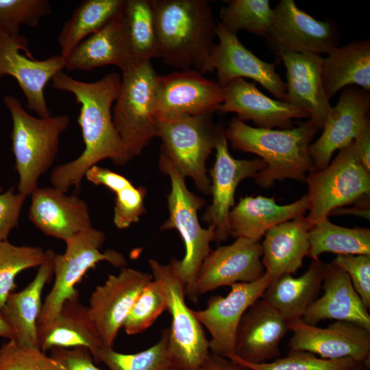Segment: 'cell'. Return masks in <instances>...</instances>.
<instances>
[{"label":"cell","mask_w":370,"mask_h":370,"mask_svg":"<svg viewBox=\"0 0 370 370\" xmlns=\"http://www.w3.org/2000/svg\"><path fill=\"white\" fill-rule=\"evenodd\" d=\"M121 76L116 72L94 82L73 79L62 72L51 79V87L70 92L80 105L78 124L84 143L83 152L75 160L56 166L50 182L53 187L67 193L71 187L78 192L86 173L98 162L110 159L123 165L133 157L125 147L112 119V106L118 96Z\"/></svg>","instance_id":"cell-1"},{"label":"cell","mask_w":370,"mask_h":370,"mask_svg":"<svg viewBox=\"0 0 370 370\" xmlns=\"http://www.w3.org/2000/svg\"><path fill=\"white\" fill-rule=\"evenodd\" d=\"M159 58L204 74L215 45L217 23L206 0H150Z\"/></svg>","instance_id":"cell-2"},{"label":"cell","mask_w":370,"mask_h":370,"mask_svg":"<svg viewBox=\"0 0 370 370\" xmlns=\"http://www.w3.org/2000/svg\"><path fill=\"white\" fill-rule=\"evenodd\" d=\"M318 129L309 121L284 130L254 127L234 117L225 130L233 149L256 154L267 166L254 177L269 188L285 179L305 180L314 171L309 146Z\"/></svg>","instance_id":"cell-3"},{"label":"cell","mask_w":370,"mask_h":370,"mask_svg":"<svg viewBox=\"0 0 370 370\" xmlns=\"http://www.w3.org/2000/svg\"><path fill=\"white\" fill-rule=\"evenodd\" d=\"M159 166L162 172L169 177L171 184L167 196L169 217L161 229L177 230L186 249L182 260L173 258L170 264L183 282L186 296L192 302L197 303V278L204 259L211 251L210 245L215 240V230L210 225L208 228L201 226L197 213L205 200L188 190L185 177L163 151L160 156Z\"/></svg>","instance_id":"cell-4"},{"label":"cell","mask_w":370,"mask_h":370,"mask_svg":"<svg viewBox=\"0 0 370 370\" xmlns=\"http://www.w3.org/2000/svg\"><path fill=\"white\" fill-rule=\"evenodd\" d=\"M3 103L12 121L10 136L14 169L18 175V193L27 197L38 188L39 177L52 166L59 150L60 137L68 128L70 119L67 115L35 117L12 95H5Z\"/></svg>","instance_id":"cell-5"},{"label":"cell","mask_w":370,"mask_h":370,"mask_svg":"<svg viewBox=\"0 0 370 370\" xmlns=\"http://www.w3.org/2000/svg\"><path fill=\"white\" fill-rule=\"evenodd\" d=\"M158 77L151 62L138 64L122 72L112 119L132 157L139 156L157 136L155 96Z\"/></svg>","instance_id":"cell-6"},{"label":"cell","mask_w":370,"mask_h":370,"mask_svg":"<svg viewBox=\"0 0 370 370\" xmlns=\"http://www.w3.org/2000/svg\"><path fill=\"white\" fill-rule=\"evenodd\" d=\"M148 262L171 317L168 349L173 370H195L210 354L209 340L193 310L186 304L184 285L171 264H162L153 259Z\"/></svg>","instance_id":"cell-7"},{"label":"cell","mask_w":370,"mask_h":370,"mask_svg":"<svg viewBox=\"0 0 370 370\" xmlns=\"http://www.w3.org/2000/svg\"><path fill=\"white\" fill-rule=\"evenodd\" d=\"M105 241L104 233L91 227L65 241L64 253L54 256V283L42 304L37 327L51 321L65 300L79 296L75 285L98 263L107 261L116 267H125L122 254L112 249L100 251Z\"/></svg>","instance_id":"cell-8"},{"label":"cell","mask_w":370,"mask_h":370,"mask_svg":"<svg viewBox=\"0 0 370 370\" xmlns=\"http://www.w3.org/2000/svg\"><path fill=\"white\" fill-rule=\"evenodd\" d=\"M305 180L308 201L305 218L310 228L333 210L370 193V173L359 161L353 142L340 149L325 168L309 173Z\"/></svg>","instance_id":"cell-9"},{"label":"cell","mask_w":370,"mask_h":370,"mask_svg":"<svg viewBox=\"0 0 370 370\" xmlns=\"http://www.w3.org/2000/svg\"><path fill=\"white\" fill-rule=\"evenodd\" d=\"M212 117V114H208L160 119L157 127L162 151L184 177H191L197 189L207 195L211 183L206 162L214 149L218 128Z\"/></svg>","instance_id":"cell-10"},{"label":"cell","mask_w":370,"mask_h":370,"mask_svg":"<svg viewBox=\"0 0 370 370\" xmlns=\"http://www.w3.org/2000/svg\"><path fill=\"white\" fill-rule=\"evenodd\" d=\"M270 50L285 53L328 54L338 47V29L330 21H319L300 10L293 0H281L264 37Z\"/></svg>","instance_id":"cell-11"},{"label":"cell","mask_w":370,"mask_h":370,"mask_svg":"<svg viewBox=\"0 0 370 370\" xmlns=\"http://www.w3.org/2000/svg\"><path fill=\"white\" fill-rule=\"evenodd\" d=\"M152 280L151 274L124 267L92 293L88 312L104 347L113 348L135 301Z\"/></svg>","instance_id":"cell-12"},{"label":"cell","mask_w":370,"mask_h":370,"mask_svg":"<svg viewBox=\"0 0 370 370\" xmlns=\"http://www.w3.org/2000/svg\"><path fill=\"white\" fill-rule=\"evenodd\" d=\"M223 100V87L197 70L158 75L155 96L158 120L212 114Z\"/></svg>","instance_id":"cell-13"},{"label":"cell","mask_w":370,"mask_h":370,"mask_svg":"<svg viewBox=\"0 0 370 370\" xmlns=\"http://www.w3.org/2000/svg\"><path fill=\"white\" fill-rule=\"evenodd\" d=\"M28 40L21 35L11 36L0 31V79L5 75L15 78L26 100L27 108L40 118L51 116L44 95V89L53 76L65 68L66 59L60 55L39 60L29 53Z\"/></svg>","instance_id":"cell-14"},{"label":"cell","mask_w":370,"mask_h":370,"mask_svg":"<svg viewBox=\"0 0 370 370\" xmlns=\"http://www.w3.org/2000/svg\"><path fill=\"white\" fill-rule=\"evenodd\" d=\"M273 280L264 273L257 281L234 284L226 296L211 297L205 309L193 310L210 334L211 354L227 358L234 354L236 334L241 317L247 308L261 297Z\"/></svg>","instance_id":"cell-15"},{"label":"cell","mask_w":370,"mask_h":370,"mask_svg":"<svg viewBox=\"0 0 370 370\" xmlns=\"http://www.w3.org/2000/svg\"><path fill=\"white\" fill-rule=\"evenodd\" d=\"M215 162L210 171L212 204L208 207L204 220L215 230V240L225 241L230 236L228 217L234 206V194L238 184L248 177H255L267 164L261 158L238 160L228 150L225 130L218 127L215 140Z\"/></svg>","instance_id":"cell-16"},{"label":"cell","mask_w":370,"mask_h":370,"mask_svg":"<svg viewBox=\"0 0 370 370\" xmlns=\"http://www.w3.org/2000/svg\"><path fill=\"white\" fill-rule=\"evenodd\" d=\"M288 328L293 333L290 350L308 352L323 359L351 358L369 367L370 330L358 324L336 321L322 328L297 319L288 322Z\"/></svg>","instance_id":"cell-17"},{"label":"cell","mask_w":370,"mask_h":370,"mask_svg":"<svg viewBox=\"0 0 370 370\" xmlns=\"http://www.w3.org/2000/svg\"><path fill=\"white\" fill-rule=\"evenodd\" d=\"M219 42L212 51L208 72L217 71L218 83L224 87L237 78H250L258 82L278 100L285 102L286 84L275 71V64L264 62L247 49L236 34L217 22Z\"/></svg>","instance_id":"cell-18"},{"label":"cell","mask_w":370,"mask_h":370,"mask_svg":"<svg viewBox=\"0 0 370 370\" xmlns=\"http://www.w3.org/2000/svg\"><path fill=\"white\" fill-rule=\"evenodd\" d=\"M370 97L368 91L356 86L343 89L338 102L328 114L319 138L309 146L314 170L325 168L334 151L352 143L369 123Z\"/></svg>","instance_id":"cell-19"},{"label":"cell","mask_w":370,"mask_h":370,"mask_svg":"<svg viewBox=\"0 0 370 370\" xmlns=\"http://www.w3.org/2000/svg\"><path fill=\"white\" fill-rule=\"evenodd\" d=\"M262 257V245L244 237L211 250L200 267L197 293L199 296L223 286L258 280L265 273Z\"/></svg>","instance_id":"cell-20"},{"label":"cell","mask_w":370,"mask_h":370,"mask_svg":"<svg viewBox=\"0 0 370 370\" xmlns=\"http://www.w3.org/2000/svg\"><path fill=\"white\" fill-rule=\"evenodd\" d=\"M288 330V322L260 297L241 317L233 355L251 364L276 358L280 354V343Z\"/></svg>","instance_id":"cell-21"},{"label":"cell","mask_w":370,"mask_h":370,"mask_svg":"<svg viewBox=\"0 0 370 370\" xmlns=\"http://www.w3.org/2000/svg\"><path fill=\"white\" fill-rule=\"evenodd\" d=\"M217 111L234 112L242 121H251L260 128L292 127L294 119L310 118L305 110L273 99L244 78H237L223 87V100Z\"/></svg>","instance_id":"cell-22"},{"label":"cell","mask_w":370,"mask_h":370,"mask_svg":"<svg viewBox=\"0 0 370 370\" xmlns=\"http://www.w3.org/2000/svg\"><path fill=\"white\" fill-rule=\"evenodd\" d=\"M28 217L44 234L64 242L92 226L86 201L54 188H38L32 195Z\"/></svg>","instance_id":"cell-23"},{"label":"cell","mask_w":370,"mask_h":370,"mask_svg":"<svg viewBox=\"0 0 370 370\" xmlns=\"http://www.w3.org/2000/svg\"><path fill=\"white\" fill-rule=\"evenodd\" d=\"M286 69V103L305 110L309 121L323 129L332 106L322 82L321 56L312 53H285L280 55Z\"/></svg>","instance_id":"cell-24"},{"label":"cell","mask_w":370,"mask_h":370,"mask_svg":"<svg viewBox=\"0 0 370 370\" xmlns=\"http://www.w3.org/2000/svg\"><path fill=\"white\" fill-rule=\"evenodd\" d=\"M115 65L121 71L138 64L134 56L124 12L82 41L66 58L68 71H90Z\"/></svg>","instance_id":"cell-25"},{"label":"cell","mask_w":370,"mask_h":370,"mask_svg":"<svg viewBox=\"0 0 370 370\" xmlns=\"http://www.w3.org/2000/svg\"><path fill=\"white\" fill-rule=\"evenodd\" d=\"M321 288L323 294L307 309L301 318L316 325L325 319L349 321L370 330L368 309L354 290L347 273L333 262L326 264Z\"/></svg>","instance_id":"cell-26"},{"label":"cell","mask_w":370,"mask_h":370,"mask_svg":"<svg viewBox=\"0 0 370 370\" xmlns=\"http://www.w3.org/2000/svg\"><path fill=\"white\" fill-rule=\"evenodd\" d=\"M308 206L306 194L286 205H279L273 197L262 195L242 197L229 213L230 236L259 242L272 227L304 216Z\"/></svg>","instance_id":"cell-27"},{"label":"cell","mask_w":370,"mask_h":370,"mask_svg":"<svg viewBox=\"0 0 370 370\" xmlns=\"http://www.w3.org/2000/svg\"><path fill=\"white\" fill-rule=\"evenodd\" d=\"M79 296L65 300L59 312L48 323L38 326L40 349L46 352L52 348L84 347L94 360L104 347L92 321L88 306L79 301Z\"/></svg>","instance_id":"cell-28"},{"label":"cell","mask_w":370,"mask_h":370,"mask_svg":"<svg viewBox=\"0 0 370 370\" xmlns=\"http://www.w3.org/2000/svg\"><path fill=\"white\" fill-rule=\"evenodd\" d=\"M56 253L47 250V258L38 267L34 280L23 290L11 293L0 312L14 333L17 343L38 347L37 321L42 308L41 295L46 283L53 275Z\"/></svg>","instance_id":"cell-29"},{"label":"cell","mask_w":370,"mask_h":370,"mask_svg":"<svg viewBox=\"0 0 370 370\" xmlns=\"http://www.w3.org/2000/svg\"><path fill=\"white\" fill-rule=\"evenodd\" d=\"M310 229L306 218L301 216L267 231L261 244L265 273L273 280L297 273L308 256Z\"/></svg>","instance_id":"cell-30"},{"label":"cell","mask_w":370,"mask_h":370,"mask_svg":"<svg viewBox=\"0 0 370 370\" xmlns=\"http://www.w3.org/2000/svg\"><path fill=\"white\" fill-rule=\"evenodd\" d=\"M326 264L312 259L308 270L297 278L282 275L273 280L261 298L273 307L288 322L301 319L317 299L325 276Z\"/></svg>","instance_id":"cell-31"},{"label":"cell","mask_w":370,"mask_h":370,"mask_svg":"<svg viewBox=\"0 0 370 370\" xmlns=\"http://www.w3.org/2000/svg\"><path fill=\"white\" fill-rule=\"evenodd\" d=\"M322 82L330 99L347 86L370 90V41L354 40L332 49L323 59Z\"/></svg>","instance_id":"cell-32"},{"label":"cell","mask_w":370,"mask_h":370,"mask_svg":"<svg viewBox=\"0 0 370 370\" xmlns=\"http://www.w3.org/2000/svg\"><path fill=\"white\" fill-rule=\"evenodd\" d=\"M126 0H85L73 12L58 35L60 56L65 59L84 39L124 12Z\"/></svg>","instance_id":"cell-33"},{"label":"cell","mask_w":370,"mask_h":370,"mask_svg":"<svg viewBox=\"0 0 370 370\" xmlns=\"http://www.w3.org/2000/svg\"><path fill=\"white\" fill-rule=\"evenodd\" d=\"M310 249L312 259L325 252L338 254L370 255V230L365 227L349 228L333 224L326 217L309 230Z\"/></svg>","instance_id":"cell-34"},{"label":"cell","mask_w":370,"mask_h":370,"mask_svg":"<svg viewBox=\"0 0 370 370\" xmlns=\"http://www.w3.org/2000/svg\"><path fill=\"white\" fill-rule=\"evenodd\" d=\"M124 15L130 41L138 64L159 58L150 0H126Z\"/></svg>","instance_id":"cell-35"},{"label":"cell","mask_w":370,"mask_h":370,"mask_svg":"<svg viewBox=\"0 0 370 370\" xmlns=\"http://www.w3.org/2000/svg\"><path fill=\"white\" fill-rule=\"evenodd\" d=\"M169 329L162 330L160 340L153 346L135 354H122L103 347L95 361L103 362L110 370H173L169 349Z\"/></svg>","instance_id":"cell-36"},{"label":"cell","mask_w":370,"mask_h":370,"mask_svg":"<svg viewBox=\"0 0 370 370\" xmlns=\"http://www.w3.org/2000/svg\"><path fill=\"white\" fill-rule=\"evenodd\" d=\"M219 12L223 26L236 34L244 29L264 37L272 22L273 9L269 0H231Z\"/></svg>","instance_id":"cell-37"},{"label":"cell","mask_w":370,"mask_h":370,"mask_svg":"<svg viewBox=\"0 0 370 370\" xmlns=\"http://www.w3.org/2000/svg\"><path fill=\"white\" fill-rule=\"evenodd\" d=\"M47 258L40 247L18 246L8 240L0 241V310L15 289V279L21 271L39 267Z\"/></svg>","instance_id":"cell-38"},{"label":"cell","mask_w":370,"mask_h":370,"mask_svg":"<svg viewBox=\"0 0 370 370\" xmlns=\"http://www.w3.org/2000/svg\"><path fill=\"white\" fill-rule=\"evenodd\" d=\"M229 359L251 370H351L361 364L351 358L323 359L310 352L297 350H290L286 357L271 362L251 364L239 360L234 355Z\"/></svg>","instance_id":"cell-39"},{"label":"cell","mask_w":370,"mask_h":370,"mask_svg":"<svg viewBox=\"0 0 370 370\" xmlns=\"http://www.w3.org/2000/svg\"><path fill=\"white\" fill-rule=\"evenodd\" d=\"M51 10L47 0H0V31L18 36L21 25L36 27Z\"/></svg>","instance_id":"cell-40"},{"label":"cell","mask_w":370,"mask_h":370,"mask_svg":"<svg viewBox=\"0 0 370 370\" xmlns=\"http://www.w3.org/2000/svg\"><path fill=\"white\" fill-rule=\"evenodd\" d=\"M166 310V304L160 284L153 278L139 295L123 327L128 335L141 333Z\"/></svg>","instance_id":"cell-41"},{"label":"cell","mask_w":370,"mask_h":370,"mask_svg":"<svg viewBox=\"0 0 370 370\" xmlns=\"http://www.w3.org/2000/svg\"><path fill=\"white\" fill-rule=\"evenodd\" d=\"M0 370H65L62 365L38 347L8 340L0 347Z\"/></svg>","instance_id":"cell-42"},{"label":"cell","mask_w":370,"mask_h":370,"mask_svg":"<svg viewBox=\"0 0 370 370\" xmlns=\"http://www.w3.org/2000/svg\"><path fill=\"white\" fill-rule=\"evenodd\" d=\"M116 194L113 221L119 229H125L137 223L145 212L144 199L146 189L136 188L129 180L112 190Z\"/></svg>","instance_id":"cell-43"},{"label":"cell","mask_w":370,"mask_h":370,"mask_svg":"<svg viewBox=\"0 0 370 370\" xmlns=\"http://www.w3.org/2000/svg\"><path fill=\"white\" fill-rule=\"evenodd\" d=\"M332 262L347 273L354 290L369 310L370 308V255L338 254Z\"/></svg>","instance_id":"cell-44"},{"label":"cell","mask_w":370,"mask_h":370,"mask_svg":"<svg viewBox=\"0 0 370 370\" xmlns=\"http://www.w3.org/2000/svg\"><path fill=\"white\" fill-rule=\"evenodd\" d=\"M25 198L19 193H15L14 187L3 192L0 186V241L8 240L11 231L18 227Z\"/></svg>","instance_id":"cell-45"},{"label":"cell","mask_w":370,"mask_h":370,"mask_svg":"<svg viewBox=\"0 0 370 370\" xmlns=\"http://www.w3.org/2000/svg\"><path fill=\"white\" fill-rule=\"evenodd\" d=\"M51 351V356L59 362L65 370H105L95 365L91 353L86 347H55Z\"/></svg>","instance_id":"cell-46"},{"label":"cell","mask_w":370,"mask_h":370,"mask_svg":"<svg viewBox=\"0 0 370 370\" xmlns=\"http://www.w3.org/2000/svg\"><path fill=\"white\" fill-rule=\"evenodd\" d=\"M355 153L365 168L370 173V124L367 123L353 141Z\"/></svg>","instance_id":"cell-47"},{"label":"cell","mask_w":370,"mask_h":370,"mask_svg":"<svg viewBox=\"0 0 370 370\" xmlns=\"http://www.w3.org/2000/svg\"><path fill=\"white\" fill-rule=\"evenodd\" d=\"M195 370H251L229 358L210 354L206 360Z\"/></svg>","instance_id":"cell-48"},{"label":"cell","mask_w":370,"mask_h":370,"mask_svg":"<svg viewBox=\"0 0 370 370\" xmlns=\"http://www.w3.org/2000/svg\"><path fill=\"white\" fill-rule=\"evenodd\" d=\"M369 195L360 197L356 201V205L350 208H338L333 210L330 214H353L369 219Z\"/></svg>","instance_id":"cell-49"},{"label":"cell","mask_w":370,"mask_h":370,"mask_svg":"<svg viewBox=\"0 0 370 370\" xmlns=\"http://www.w3.org/2000/svg\"><path fill=\"white\" fill-rule=\"evenodd\" d=\"M0 337L12 340L14 337V333L12 328L4 319L0 312Z\"/></svg>","instance_id":"cell-50"},{"label":"cell","mask_w":370,"mask_h":370,"mask_svg":"<svg viewBox=\"0 0 370 370\" xmlns=\"http://www.w3.org/2000/svg\"><path fill=\"white\" fill-rule=\"evenodd\" d=\"M367 367H367L365 364L361 363V364H359L358 365H357L356 367H355L354 368H353L351 370H366V368H367Z\"/></svg>","instance_id":"cell-51"}]
</instances>
